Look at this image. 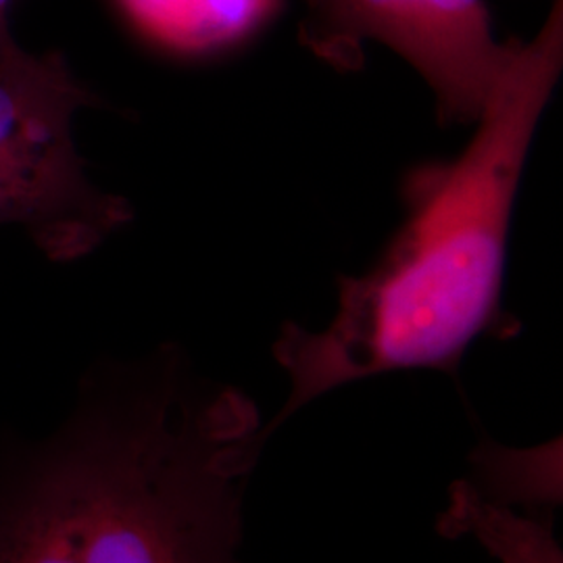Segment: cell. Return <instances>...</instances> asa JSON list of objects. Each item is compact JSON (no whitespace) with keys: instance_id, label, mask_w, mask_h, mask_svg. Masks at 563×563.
<instances>
[{"instance_id":"cell-5","label":"cell","mask_w":563,"mask_h":563,"mask_svg":"<svg viewBox=\"0 0 563 563\" xmlns=\"http://www.w3.org/2000/svg\"><path fill=\"white\" fill-rule=\"evenodd\" d=\"M142 36L178 57H209L255 36L280 0H118Z\"/></svg>"},{"instance_id":"cell-1","label":"cell","mask_w":563,"mask_h":563,"mask_svg":"<svg viewBox=\"0 0 563 563\" xmlns=\"http://www.w3.org/2000/svg\"><path fill=\"white\" fill-rule=\"evenodd\" d=\"M260 430L176 349L97 367L53 430L0 432V563H241Z\"/></svg>"},{"instance_id":"cell-2","label":"cell","mask_w":563,"mask_h":563,"mask_svg":"<svg viewBox=\"0 0 563 563\" xmlns=\"http://www.w3.org/2000/svg\"><path fill=\"white\" fill-rule=\"evenodd\" d=\"M563 65L562 0L537 38L522 42L493 88L476 134L453 162L405 184L407 218L362 276L341 278L339 307L320 332L286 323L274 357L288 399L260 430L262 444L325 393L397 369L457 376L483 334L514 332L504 313L505 262L523 163Z\"/></svg>"},{"instance_id":"cell-8","label":"cell","mask_w":563,"mask_h":563,"mask_svg":"<svg viewBox=\"0 0 563 563\" xmlns=\"http://www.w3.org/2000/svg\"><path fill=\"white\" fill-rule=\"evenodd\" d=\"M9 2H11V0H0V32H2V30H7L4 13H7V9H9Z\"/></svg>"},{"instance_id":"cell-7","label":"cell","mask_w":563,"mask_h":563,"mask_svg":"<svg viewBox=\"0 0 563 563\" xmlns=\"http://www.w3.org/2000/svg\"><path fill=\"white\" fill-rule=\"evenodd\" d=\"M560 443L532 451H511L499 444H483L474 453L476 470L495 499L526 505H555L562 501Z\"/></svg>"},{"instance_id":"cell-3","label":"cell","mask_w":563,"mask_h":563,"mask_svg":"<svg viewBox=\"0 0 563 563\" xmlns=\"http://www.w3.org/2000/svg\"><path fill=\"white\" fill-rule=\"evenodd\" d=\"M302 44L336 69L362 67L380 42L430 86L443 123H474L522 42L493 36L483 0H305Z\"/></svg>"},{"instance_id":"cell-4","label":"cell","mask_w":563,"mask_h":563,"mask_svg":"<svg viewBox=\"0 0 563 563\" xmlns=\"http://www.w3.org/2000/svg\"><path fill=\"white\" fill-rule=\"evenodd\" d=\"M99 104L63 55H32L0 32V178L46 205L88 251L134 216L130 202L86 178L74 144V115Z\"/></svg>"},{"instance_id":"cell-6","label":"cell","mask_w":563,"mask_h":563,"mask_svg":"<svg viewBox=\"0 0 563 563\" xmlns=\"http://www.w3.org/2000/svg\"><path fill=\"white\" fill-rule=\"evenodd\" d=\"M439 530L446 537L476 534L504 563H562L551 523L514 516L501 505L483 499L472 484H453L451 505Z\"/></svg>"}]
</instances>
